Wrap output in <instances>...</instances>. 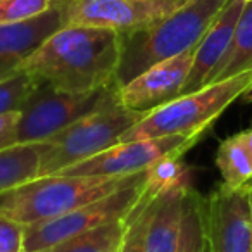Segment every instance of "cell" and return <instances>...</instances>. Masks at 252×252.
Masks as SVG:
<instances>
[{
  "label": "cell",
  "mask_w": 252,
  "mask_h": 252,
  "mask_svg": "<svg viewBox=\"0 0 252 252\" xmlns=\"http://www.w3.org/2000/svg\"><path fill=\"white\" fill-rule=\"evenodd\" d=\"M121 52L123 36L112 30L61 26L19 66V71L63 92H95L116 83Z\"/></svg>",
  "instance_id": "cell-1"
},
{
  "label": "cell",
  "mask_w": 252,
  "mask_h": 252,
  "mask_svg": "<svg viewBox=\"0 0 252 252\" xmlns=\"http://www.w3.org/2000/svg\"><path fill=\"white\" fill-rule=\"evenodd\" d=\"M147 169L135 175H56L38 176L25 185L0 193V214L32 226L59 218L112 192L145 178Z\"/></svg>",
  "instance_id": "cell-2"
},
{
  "label": "cell",
  "mask_w": 252,
  "mask_h": 252,
  "mask_svg": "<svg viewBox=\"0 0 252 252\" xmlns=\"http://www.w3.org/2000/svg\"><path fill=\"white\" fill-rule=\"evenodd\" d=\"M228 0H187L173 14L142 32L123 36L116 83H128L158 63L195 49Z\"/></svg>",
  "instance_id": "cell-3"
},
{
  "label": "cell",
  "mask_w": 252,
  "mask_h": 252,
  "mask_svg": "<svg viewBox=\"0 0 252 252\" xmlns=\"http://www.w3.org/2000/svg\"><path fill=\"white\" fill-rule=\"evenodd\" d=\"M251 85L252 71H245L226 80L209 83L190 94L178 95L161 107L149 111L133 128H130L121 142L169 135L200 138L237 98H242Z\"/></svg>",
  "instance_id": "cell-4"
},
{
  "label": "cell",
  "mask_w": 252,
  "mask_h": 252,
  "mask_svg": "<svg viewBox=\"0 0 252 252\" xmlns=\"http://www.w3.org/2000/svg\"><path fill=\"white\" fill-rule=\"evenodd\" d=\"M147 112L128 109L119 98L81 116L64 130L47 138L40 176L56 175L69 166L107 151L119 144Z\"/></svg>",
  "instance_id": "cell-5"
},
{
  "label": "cell",
  "mask_w": 252,
  "mask_h": 252,
  "mask_svg": "<svg viewBox=\"0 0 252 252\" xmlns=\"http://www.w3.org/2000/svg\"><path fill=\"white\" fill-rule=\"evenodd\" d=\"M119 98V85L114 83L102 90L63 92L50 85H40L21 109L18 125L11 137L14 144H40L64 130L81 116Z\"/></svg>",
  "instance_id": "cell-6"
},
{
  "label": "cell",
  "mask_w": 252,
  "mask_h": 252,
  "mask_svg": "<svg viewBox=\"0 0 252 252\" xmlns=\"http://www.w3.org/2000/svg\"><path fill=\"white\" fill-rule=\"evenodd\" d=\"M187 0H61L63 26L107 28L121 36L162 21Z\"/></svg>",
  "instance_id": "cell-7"
},
{
  "label": "cell",
  "mask_w": 252,
  "mask_h": 252,
  "mask_svg": "<svg viewBox=\"0 0 252 252\" xmlns=\"http://www.w3.org/2000/svg\"><path fill=\"white\" fill-rule=\"evenodd\" d=\"M144 182L145 178L59 218L26 226L25 252H40L74 235L128 216L144 193Z\"/></svg>",
  "instance_id": "cell-8"
},
{
  "label": "cell",
  "mask_w": 252,
  "mask_h": 252,
  "mask_svg": "<svg viewBox=\"0 0 252 252\" xmlns=\"http://www.w3.org/2000/svg\"><path fill=\"white\" fill-rule=\"evenodd\" d=\"M199 142L197 137L169 135L159 138L121 142L100 154L63 169V175H135L149 169L156 161L169 154H185Z\"/></svg>",
  "instance_id": "cell-9"
},
{
  "label": "cell",
  "mask_w": 252,
  "mask_h": 252,
  "mask_svg": "<svg viewBox=\"0 0 252 252\" xmlns=\"http://www.w3.org/2000/svg\"><path fill=\"white\" fill-rule=\"evenodd\" d=\"M207 237L214 252H252V213L245 187L221 183L206 197Z\"/></svg>",
  "instance_id": "cell-10"
},
{
  "label": "cell",
  "mask_w": 252,
  "mask_h": 252,
  "mask_svg": "<svg viewBox=\"0 0 252 252\" xmlns=\"http://www.w3.org/2000/svg\"><path fill=\"white\" fill-rule=\"evenodd\" d=\"M193 52H187L158 63L119 87V102L138 112H149L182 95L183 85L192 69Z\"/></svg>",
  "instance_id": "cell-11"
},
{
  "label": "cell",
  "mask_w": 252,
  "mask_h": 252,
  "mask_svg": "<svg viewBox=\"0 0 252 252\" xmlns=\"http://www.w3.org/2000/svg\"><path fill=\"white\" fill-rule=\"evenodd\" d=\"M245 0H228L211 28L206 32L193 52V63L190 74L183 85V94H190L206 87L213 81L218 67L226 57L233 42L238 18L244 11Z\"/></svg>",
  "instance_id": "cell-12"
},
{
  "label": "cell",
  "mask_w": 252,
  "mask_h": 252,
  "mask_svg": "<svg viewBox=\"0 0 252 252\" xmlns=\"http://www.w3.org/2000/svg\"><path fill=\"white\" fill-rule=\"evenodd\" d=\"M61 26V4L28 21L0 26V76L18 71L19 66Z\"/></svg>",
  "instance_id": "cell-13"
},
{
  "label": "cell",
  "mask_w": 252,
  "mask_h": 252,
  "mask_svg": "<svg viewBox=\"0 0 252 252\" xmlns=\"http://www.w3.org/2000/svg\"><path fill=\"white\" fill-rule=\"evenodd\" d=\"M190 189H176L154 199L145 228V252H178L185 197Z\"/></svg>",
  "instance_id": "cell-14"
},
{
  "label": "cell",
  "mask_w": 252,
  "mask_h": 252,
  "mask_svg": "<svg viewBox=\"0 0 252 252\" xmlns=\"http://www.w3.org/2000/svg\"><path fill=\"white\" fill-rule=\"evenodd\" d=\"M45 151V142L14 144L0 149V193L38 178Z\"/></svg>",
  "instance_id": "cell-15"
},
{
  "label": "cell",
  "mask_w": 252,
  "mask_h": 252,
  "mask_svg": "<svg viewBox=\"0 0 252 252\" xmlns=\"http://www.w3.org/2000/svg\"><path fill=\"white\" fill-rule=\"evenodd\" d=\"M131 211L128 216L74 235L40 252H119L131 223Z\"/></svg>",
  "instance_id": "cell-16"
},
{
  "label": "cell",
  "mask_w": 252,
  "mask_h": 252,
  "mask_svg": "<svg viewBox=\"0 0 252 252\" xmlns=\"http://www.w3.org/2000/svg\"><path fill=\"white\" fill-rule=\"evenodd\" d=\"M245 71H252V0H245L244 11L235 28L231 47L211 83L226 80Z\"/></svg>",
  "instance_id": "cell-17"
},
{
  "label": "cell",
  "mask_w": 252,
  "mask_h": 252,
  "mask_svg": "<svg viewBox=\"0 0 252 252\" xmlns=\"http://www.w3.org/2000/svg\"><path fill=\"white\" fill-rule=\"evenodd\" d=\"M216 166L223 183L230 189H240L252 182V158L245 147L242 133L221 142L216 152Z\"/></svg>",
  "instance_id": "cell-18"
},
{
  "label": "cell",
  "mask_w": 252,
  "mask_h": 252,
  "mask_svg": "<svg viewBox=\"0 0 252 252\" xmlns=\"http://www.w3.org/2000/svg\"><path fill=\"white\" fill-rule=\"evenodd\" d=\"M206 197L190 189L185 197V213H183V226L178 252H206Z\"/></svg>",
  "instance_id": "cell-19"
},
{
  "label": "cell",
  "mask_w": 252,
  "mask_h": 252,
  "mask_svg": "<svg viewBox=\"0 0 252 252\" xmlns=\"http://www.w3.org/2000/svg\"><path fill=\"white\" fill-rule=\"evenodd\" d=\"M145 190L152 195L171 192L190 185V169L183 164L182 154H169L156 161L145 173Z\"/></svg>",
  "instance_id": "cell-20"
},
{
  "label": "cell",
  "mask_w": 252,
  "mask_h": 252,
  "mask_svg": "<svg viewBox=\"0 0 252 252\" xmlns=\"http://www.w3.org/2000/svg\"><path fill=\"white\" fill-rule=\"evenodd\" d=\"M40 81L25 71H14L0 78V114L21 111L33 94L38 90Z\"/></svg>",
  "instance_id": "cell-21"
},
{
  "label": "cell",
  "mask_w": 252,
  "mask_h": 252,
  "mask_svg": "<svg viewBox=\"0 0 252 252\" xmlns=\"http://www.w3.org/2000/svg\"><path fill=\"white\" fill-rule=\"evenodd\" d=\"M154 199L156 195L149 193L144 185V193L131 211V223L126 231L125 242H123V247L119 252H145V228H147L151 206Z\"/></svg>",
  "instance_id": "cell-22"
},
{
  "label": "cell",
  "mask_w": 252,
  "mask_h": 252,
  "mask_svg": "<svg viewBox=\"0 0 252 252\" xmlns=\"http://www.w3.org/2000/svg\"><path fill=\"white\" fill-rule=\"evenodd\" d=\"M59 2L61 0H0V26L33 19Z\"/></svg>",
  "instance_id": "cell-23"
},
{
  "label": "cell",
  "mask_w": 252,
  "mask_h": 252,
  "mask_svg": "<svg viewBox=\"0 0 252 252\" xmlns=\"http://www.w3.org/2000/svg\"><path fill=\"white\" fill-rule=\"evenodd\" d=\"M26 226L0 214V252H25Z\"/></svg>",
  "instance_id": "cell-24"
},
{
  "label": "cell",
  "mask_w": 252,
  "mask_h": 252,
  "mask_svg": "<svg viewBox=\"0 0 252 252\" xmlns=\"http://www.w3.org/2000/svg\"><path fill=\"white\" fill-rule=\"evenodd\" d=\"M19 114H21V111L0 114V149L11 145V137L14 133L16 125H18Z\"/></svg>",
  "instance_id": "cell-25"
},
{
  "label": "cell",
  "mask_w": 252,
  "mask_h": 252,
  "mask_svg": "<svg viewBox=\"0 0 252 252\" xmlns=\"http://www.w3.org/2000/svg\"><path fill=\"white\" fill-rule=\"evenodd\" d=\"M242 138H244L245 147H247L249 154H251V158H252V128H251V130L242 131Z\"/></svg>",
  "instance_id": "cell-26"
},
{
  "label": "cell",
  "mask_w": 252,
  "mask_h": 252,
  "mask_svg": "<svg viewBox=\"0 0 252 252\" xmlns=\"http://www.w3.org/2000/svg\"><path fill=\"white\" fill-rule=\"evenodd\" d=\"M242 98H244V102H252V85L247 88V92L242 95Z\"/></svg>",
  "instance_id": "cell-27"
},
{
  "label": "cell",
  "mask_w": 252,
  "mask_h": 252,
  "mask_svg": "<svg viewBox=\"0 0 252 252\" xmlns=\"http://www.w3.org/2000/svg\"><path fill=\"white\" fill-rule=\"evenodd\" d=\"M245 189H247V193H249V204H251V213H252V182H249L247 185H245Z\"/></svg>",
  "instance_id": "cell-28"
},
{
  "label": "cell",
  "mask_w": 252,
  "mask_h": 252,
  "mask_svg": "<svg viewBox=\"0 0 252 252\" xmlns=\"http://www.w3.org/2000/svg\"><path fill=\"white\" fill-rule=\"evenodd\" d=\"M206 252H214L213 245H211V242H209V237H207V245H206Z\"/></svg>",
  "instance_id": "cell-29"
},
{
  "label": "cell",
  "mask_w": 252,
  "mask_h": 252,
  "mask_svg": "<svg viewBox=\"0 0 252 252\" xmlns=\"http://www.w3.org/2000/svg\"><path fill=\"white\" fill-rule=\"evenodd\" d=\"M0 78H2V76H0Z\"/></svg>",
  "instance_id": "cell-30"
}]
</instances>
